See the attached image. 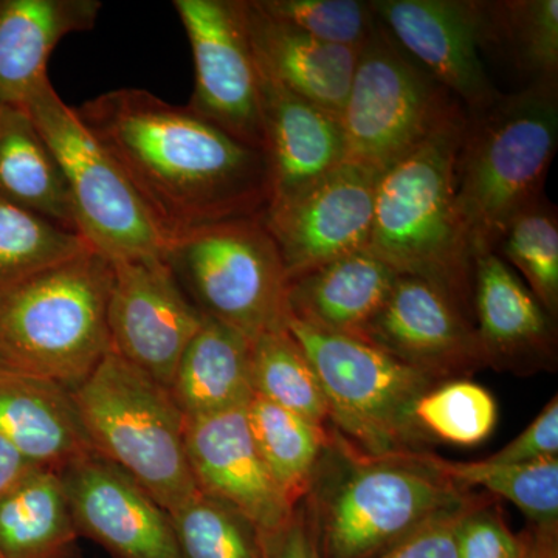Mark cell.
Returning a JSON list of instances; mask_svg holds the SVG:
<instances>
[{
    "mask_svg": "<svg viewBox=\"0 0 558 558\" xmlns=\"http://www.w3.org/2000/svg\"><path fill=\"white\" fill-rule=\"evenodd\" d=\"M472 306L486 368L517 376L556 369V318L495 253L475 259Z\"/></svg>",
    "mask_w": 558,
    "mask_h": 558,
    "instance_id": "ac0fdd59",
    "label": "cell"
},
{
    "mask_svg": "<svg viewBox=\"0 0 558 558\" xmlns=\"http://www.w3.org/2000/svg\"><path fill=\"white\" fill-rule=\"evenodd\" d=\"M288 329L317 371L330 428L373 457L429 451L433 440L414 410L439 381L366 341L318 332L293 319Z\"/></svg>",
    "mask_w": 558,
    "mask_h": 558,
    "instance_id": "52a82bcc",
    "label": "cell"
},
{
    "mask_svg": "<svg viewBox=\"0 0 558 558\" xmlns=\"http://www.w3.org/2000/svg\"><path fill=\"white\" fill-rule=\"evenodd\" d=\"M495 255L520 271L550 317L558 315V218L545 196L509 223Z\"/></svg>",
    "mask_w": 558,
    "mask_h": 558,
    "instance_id": "d6a6232c",
    "label": "cell"
},
{
    "mask_svg": "<svg viewBox=\"0 0 558 558\" xmlns=\"http://www.w3.org/2000/svg\"><path fill=\"white\" fill-rule=\"evenodd\" d=\"M260 117L270 180L269 205L295 196L344 163L340 120L263 73Z\"/></svg>",
    "mask_w": 558,
    "mask_h": 558,
    "instance_id": "d6986e66",
    "label": "cell"
},
{
    "mask_svg": "<svg viewBox=\"0 0 558 558\" xmlns=\"http://www.w3.org/2000/svg\"><path fill=\"white\" fill-rule=\"evenodd\" d=\"M98 0H0V101L25 108L49 78L47 62L65 36L97 24Z\"/></svg>",
    "mask_w": 558,
    "mask_h": 558,
    "instance_id": "603a6c76",
    "label": "cell"
},
{
    "mask_svg": "<svg viewBox=\"0 0 558 558\" xmlns=\"http://www.w3.org/2000/svg\"><path fill=\"white\" fill-rule=\"evenodd\" d=\"M374 16L453 95L468 116L501 97L480 57L478 11L469 0H373Z\"/></svg>",
    "mask_w": 558,
    "mask_h": 558,
    "instance_id": "2e32d148",
    "label": "cell"
},
{
    "mask_svg": "<svg viewBox=\"0 0 558 558\" xmlns=\"http://www.w3.org/2000/svg\"><path fill=\"white\" fill-rule=\"evenodd\" d=\"M60 475L33 469L0 498V558H83Z\"/></svg>",
    "mask_w": 558,
    "mask_h": 558,
    "instance_id": "484cf974",
    "label": "cell"
},
{
    "mask_svg": "<svg viewBox=\"0 0 558 558\" xmlns=\"http://www.w3.org/2000/svg\"><path fill=\"white\" fill-rule=\"evenodd\" d=\"M112 260L81 253L0 300V347L11 371L75 388L110 352Z\"/></svg>",
    "mask_w": 558,
    "mask_h": 558,
    "instance_id": "5b68a950",
    "label": "cell"
},
{
    "mask_svg": "<svg viewBox=\"0 0 558 558\" xmlns=\"http://www.w3.org/2000/svg\"><path fill=\"white\" fill-rule=\"evenodd\" d=\"M204 323L163 256L112 260L110 351L170 389L180 357Z\"/></svg>",
    "mask_w": 558,
    "mask_h": 558,
    "instance_id": "7c38bea8",
    "label": "cell"
},
{
    "mask_svg": "<svg viewBox=\"0 0 558 558\" xmlns=\"http://www.w3.org/2000/svg\"><path fill=\"white\" fill-rule=\"evenodd\" d=\"M271 16L312 38L360 50L376 27L369 2L360 0H258Z\"/></svg>",
    "mask_w": 558,
    "mask_h": 558,
    "instance_id": "e575fe53",
    "label": "cell"
},
{
    "mask_svg": "<svg viewBox=\"0 0 558 558\" xmlns=\"http://www.w3.org/2000/svg\"><path fill=\"white\" fill-rule=\"evenodd\" d=\"M465 119V110H458L380 172L368 252L399 275L432 282L473 319L475 258L454 201V160Z\"/></svg>",
    "mask_w": 558,
    "mask_h": 558,
    "instance_id": "3957f363",
    "label": "cell"
},
{
    "mask_svg": "<svg viewBox=\"0 0 558 558\" xmlns=\"http://www.w3.org/2000/svg\"><path fill=\"white\" fill-rule=\"evenodd\" d=\"M87 250L78 233L0 196V300Z\"/></svg>",
    "mask_w": 558,
    "mask_h": 558,
    "instance_id": "f546056e",
    "label": "cell"
},
{
    "mask_svg": "<svg viewBox=\"0 0 558 558\" xmlns=\"http://www.w3.org/2000/svg\"><path fill=\"white\" fill-rule=\"evenodd\" d=\"M425 453L373 457L329 428L328 446L299 502L319 558L384 556L480 497L432 468Z\"/></svg>",
    "mask_w": 558,
    "mask_h": 558,
    "instance_id": "7a4b0ae2",
    "label": "cell"
},
{
    "mask_svg": "<svg viewBox=\"0 0 558 558\" xmlns=\"http://www.w3.org/2000/svg\"><path fill=\"white\" fill-rule=\"evenodd\" d=\"M252 380L255 396L330 427L317 371L288 328L263 333L253 341Z\"/></svg>",
    "mask_w": 558,
    "mask_h": 558,
    "instance_id": "4dcf8cb0",
    "label": "cell"
},
{
    "mask_svg": "<svg viewBox=\"0 0 558 558\" xmlns=\"http://www.w3.org/2000/svg\"><path fill=\"white\" fill-rule=\"evenodd\" d=\"M163 259L205 318L250 341L288 328V277L263 215L179 234Z\"/></svg>",
    "mask_w": 558,
    "mask_h": 558,
    "instance_id": "ba28073f",
    "label": "cell"
},
{
    "mask_svg": "<svg viewBox=\"0 0 558 558\" xmlns=\"http://www.w3.org/2000/svg\"><path fill=\"white\" fill-rule=\"evenodd\" d=\"M458 558H523L520 535L510 531L492 495H481L454 527Z\"/></svg>",
    "mask_w": 558,
    "mask_h": 558,
    "instance_id": "d590c367",
    "label": "cell"
},
{
    "mask_svg": "<svg viewBox=\"0 0 558 558\" xmlns=\"http://www.w3.org/2000/svg\"><path fill=\"white\" fill-rule=\"evenodd\" d=\"M170 515L180 558H267L266 534L222 499L197 492Z\"/></svg>",
    "mask_w": 558,
    "mask_h": 558,
    "instance_id": "1f68e13d",
    "label": "cell"
},
{
    "mask_svg": "<svg viewBox=\"0 0 558 558\" xmlns=\"http://www.w3.org/2000/svg\"><path fill=\"white\" fill-rule=\"evenodd\" d=\"M185 444L197 490L241 510L266 535L288 523L296 506L260 458L247 407L186 418Z\"/></svg>",
    "mask_w": 558,
    "mask_h": 558,
    "instance_id": "e0dca14e",
    "label": "cell"
},
{
    "mask_svg": "<svg viewBox=\"0 0 558 558\" xmlns=\"http://www.w3.org/2000/svg\"><path fill=\"white\" fill-rule=\"evenodd\" d=\"M242 5L259 72L340 119L359 50L312 38L260 9L258 0H242Z\"/></svg>",
    "mask_w": 558,
    "mask_h": 558,
    "instance_id": "ffe728a7",
    "label": "cell"
},
{
    "mask_svg": "<svg viewBox=\"0 0 558 558\" xmlns=\"http://www.w3.org/2000/svg\"><path fill=\"white\" fill-rule=\"evenodd\" d=\"M36 468L39 465L33 464L9 440L0 436V498Z\"/></svg>",
    "mask_w": 558,
    "mask_h": 558,
    "instance_id": "ab89813d",
    "label": "cell"
},
{
    "mask_svg": "<svg viewBox=\"0 0 558 558\" xmlns=\"http://www.w3.org/2000/svg\"><path fill=\"white\" fill-rule=\"evenodd\" d=\"M170 392L186 418L245 409L255 396L252 341L204 317L180 357Z\"/></svg>",
    "mask_w": 558,
    "mask_h": 558,
    "instance_id": "cb8c5ba5",
    "label": "cell"
},
{
    "mask_svg": "<svg viewBox=\"0 0 558 558\" xmlns=\"http://www.w3.org/2000/svg\"><path fill=\"white\" fill-rule=\"evenodd\" d=\"M0 436L54 472L95 451L70 389L16 371H0Z\"/></svg>",
    "mask_w": 558,
    "mask_h": 558,
    "instance_id": "7402d4cb",
    "label": "cell"
},
{
    "mask_svg": "<svg viewBox=\"0 0 558 558\" xmlns=\"http://www.w3.org/2000/svg\"><path fill=\"white\" fill-rule=\"evenodd\" d=\"M0 371H11L9 366V362H7L5 354H3V349L0 347Z\"/></svg>",
    "mask_w": 558,
    "mask_h": 558,
    "instance_id": "b9f144b4",
    "label": "cell"
},
{
    "mask_svg": "<svg viewBox=\"0 0 558 558\" xmlns=\"http://www.w3.org/2000/svg\"><path fill=\"white\" fill-rule=\"evenodd\" d=\"M379 172L344 161L263 213L289 279L369 247Z\"/></svg>",
    "mask_w": 558,
    "mask_h": 558,
    "instance_id": "4fadbf2b",
    "label": "cell"
},
{
    "mask_svg": "<svg viewBox=\"0 0 558 558\" xmlns=\"http://www.w3.org/2000/svg\"><path fill=\"white\" fill-rule=\"evenodd\" d=\"M557 529L531 526L521 532L523 558H558Z\"/></svg>",
    "mask_w": 558,
    "mask_h": 558,
    "instance_id": "60d3db41",
    "label": "cell"
},
{
    "mask_svg": "<svg viewBox=\"0 0 558 558\" xmlns=\"http://www.w3.org/2000/svg\"><path fill=\"white\" fill-rule=\"evenodd\" d=\"M399 274L373 253H354L289 279V319L318 332L363 339Z\"/></svg>",
    "mask_w": 558,
    "mask_h": 558,
    "instance_id": "44dd1931",
    "label": "cell"
},
{
    "mask_svg": "<svg viewBox=\"0 0 558 558\" xmlns=\"http://www.w3.org/2000/svg\"><path fill=\"white\" fill-rule=\"evenodd\" d=\"M25 109L68 186L80 236L109 260L163 256L168 240L117 161L61 100L50 78L33 90Z\"/></svg>",
    "mask_w": 558,
    "mask_h": 558,
    "instance_id": "9c48e42d",
    "label": "cell"
},
{
    "mask_svg": "<svg viewBox=\"0 0 558 558\" xmlns=\"http://www.w3.org/2000/svg\"><path fill=\"white\" fill-rule=\"evenodd\" d=\"M480 497L475 501H478ZM469 506L425 524L409 538L403 539L398 546L377 558H458L457 546H454V527H457L459 517Z\"/></svg>",
    "mask_w": 558,
    "mask_h": 558,
    "instance_id": "74e56055",
    "label": "cell"
},
{
    "mask_svg": "<svg viewBox=\"0 0 558 558\" xmlns=\"http://www.w3.org/2000/svg\"><path fill=\"white\" fill-rule=\"evenodd\" d=\"M425 459L465 490L481 487L492 497H501L526 515L531 526L558 527V458L526 464H492L481 461H450L428 451Z\"/></svg>",
    "mask_w": 558,
    "mask_h": 558,
    "instance_id": "f1b7e54d",
    "label": "cell"
},
{
    "mask_svg": "<svg viewBox=\"0 0 558 558\" xmlns=\"http://www.w3.org/2000/svg\"><path fill=\"white\" fill-rule=\"evenodd\" d=\"M476 11L480 47L512 62L529 84L558 83L557 0L476 2Z\"/></svg>",
    "mask_w": 558,
    "mask_h": 558,
    "instance_id": "4316f807",
    "label": "cell"
},
{
    "mask_svg": "<svg viewBox=\"0 0 558 558\" xmlns=\"http://www.w3.org/2000/svg\"><path fill=\"white\" fill-rule=\"evenodd\" d=\"M558 143V83L529 84L465 119L454 201L473 258L494 253L520 213L543 197Z\"/></svg>",
    "mask_w": 558,
    "mask_h": 558,
    "instance_id": "277c9868",
    "label": "cell"
},
{
    "mask_svg": "<svg viewBox=\"0 0 558 558\" xmlns=\"http://www.w3.org/2000/svg\"><path fill=\"white\" fill-rule=\"evenodd\" d=\"M267 558H319L303 510L296 505L288 523L266 535Z\"/></svg>",
    "mask_w": 558,
    "mask_h": 558,
    "instance_id": "f35d334b",
    "label": "cell"
},
{
    "mask_svg": "<svg viewBox=\"0 0 558 558\" xmlns=\"http://www.w3.org/2000/svg\"><path fill=\"white\" fill-rule=\"evenodd\" d=\"M362 340L439 384L486 368L473 319L432 282L409 275L396 279Z\"/></svg>",
    "mask_w": 558,
    "mask_h": 558,
    "instance_id": "5bb4252c",
    "label": "cell"
},
{
    "mask_svg": "<svg viewBox=\"0 0 558 558\" xmlns=\"http://www.w3.org/2000/svg\"><path fill=\"white\" fill-rule=\"evenodd\" d=\"M0 196L78 233L65 180L35 120L27 109L3 101H0Z\"/></svg>",
    "mask_w": 558,
    "mask_h": 558,
    "instance_id": "d4e9b609",
    "label": "cell"
},
{
    "mask_svg": "<svg viewBox=\"0 0 558 558\" xmlns=\"http://www.w3.org/2000/svg\"><path fill=\"white\" fill-rule=\"evenodd\" d=\"M558 399L554 396L545 410L505 449L486 458L492 464H526L558 458Z\"/></svg>",
    "mask_w": 558,
    "mask_h": 558,
    "instance_id": "8d00e7d4",
    "label": "cell"
},
{
    "mask_svg": "<svg viewBox=\"0 0 558 558\" xmlns=\"http://www.w3.org/2000/svg\"><path fill=\"white\" fill-rule=\"evenodd\" d=\"M461 109L377 20L340 113L344 161L380 174Z\"/></svg>",
    "mask_w": 558,
    "mask_h": 558,
    "instance_id": "30bf717a",
    "label": "cell"
},
{
    "mask_svg": "<svg viewBox=\"0 0 558 558\" xmlns=\"http://www.w3.org/2000/svg\"><path fill=\"white\" fill-rule=\"evenodd\" d=\"M75 109L124 172L168 242L179 234L266 211L263 150L189 109L143 89H117Z\"/></svg>",
    "mask_w": 558,
    "mask_h": 558,
    "instance_id": "6da1fadb",
    "label": "cell"
},
{
    "mask_svg": "<svg viewBox=\"0 0 558 558\" xmlns=\"http://www.w3.org/2000/svg\"><path fill=\"white\" fill-rule=\"evenodd\" d=\"M250 432L271 478L290 505L306 497L329 440V428L253 396L247 405Z\"/></svg>",
    "mask_w": 558,
    "mask_h": 558,
    "instance_id": "83f0119b",
    "label": "cell"
},
{
    "mask_svg": "<svg viewBox=\"0 0 558 558\" xmlns=\"http://www.w3.org/2000/svg\"><path fill=\"white\" fill-rule=\"evenodd\" d=\"M174 9L189 36L196 72L189 109L263 150L260 73L242 0H175Z\"/></svg>",
    "mask_w": 558,
    "mask_h": 558,
    "instance_id": "8fae6325",
    "label": "cell"
},
{
    "mask_svg": "<svg viewBox=\"0 0 558 558\" xmlns=\"http://www.w3.org/2000/svg\"><path fill=\"white\" fill-rule=\"evenodd\" d=\"M92 447L174 512L197 494L186 454V417L170 389L112 351L70 389Z\"/></svg>",
    "mask_w": 558,
    "mask_h": 558,
    "instance_id": "8992f818",
    "label": "cell"
},
{
    "mask_svg": "<svg viewBox=\"0 0 558 558\" xmlns=\"http://www.w3.org/2000/svg\"><path fill=\"white\" fill-rule=\"evenodd\" d=\"M414 416L433 442L472 447L494 432L497 402L490 391L475 381H444L422 396Z\"/></svg>",
    "mask_w": 558,
    "mask_h": 558,
    "instance_id": "836d02e7",
    "label": "cell"
},
{
    "mask_svg": "<svg viewBox=\"0 0 558 558\" xmlns=\"http://www.w3.org/2000/svg\"><path fill=\"white\" fill-rule=\"evenodd\" d=\"M80 537L113 558H180L170 512L97 451L58 470Z\"/></svg>",
    "mask_w": 558,
    "mask_h": 558,
    "instance_id": "9a60e30c",
    "label": "cell"
}]
</instances>
